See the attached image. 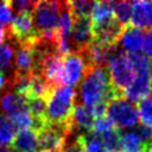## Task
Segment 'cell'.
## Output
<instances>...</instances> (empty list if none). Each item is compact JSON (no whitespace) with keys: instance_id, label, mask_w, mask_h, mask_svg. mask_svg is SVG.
Segmentation results:
<instances>
[{"instance_id":"cell-25","label":"cell","mask_w":152,"mask_h":152,"mask_svg":"<svg viewBox=\"0 0 152 152\" xmlns=\"http://www.w3.org/2000/svg\"><path fill=\"white\" fill-rule=\"evenodd\" d=\"M131 6H132V2H128V1H118V2H114V7H113L114 18L124 27L127 26V25H129Z\"/></svg>"},{"instance_id":"cell-17","label":"cell","mask_w":152,"mask_h":152,"mask_svg":"<svg viewBox=\"0 0 152 152\" xmlns=\"http://www.w3.org/2000/svg\"><path fill=\"white\" fill-rule=\"evenodd\" d=\"M113 7H114V2L113 1H99V2H95L94 7H93V11H91V14H90L91 25L102 24V23L114 18Z\"/></svg>"},{"instance_id":"cell-4","label":"cell","mask_w":152,"mask_h":152,"mask_svg":"<svg viewBox=\"0 0 152 152\" xmlns=\"http://www.w3.org/2000/svg\"><path fill=\"white\" fill-rule=\"evenodd\" d=\"M106 116L118 129L133 127L138 122L137 107L124 96L115 97L108 102Z\"/></svg>"},{"instance_id":"cell-1","label":"cell","mask_w":152,"mask_h":152,"mask_svg":"<svg viewBox=\"0 0 152 152\" xmlns=\"http://www.w3.org/2000/svg\"><path fill=\"white\" fill-rule=\"evenodd\" d=\"M81 103L91 109L96 104L107 103L115 97L124 96L114 90L109 83L108 69L104 66H89L87 68L80 84Z\"/></svg>"},{"instance_id":"cell-34","label":"cell","mask_w":152,"mask_h":152,"mask_svg":"<svg viewBox=\"0 0 152 152\" xmlns=\"http://www.w3.org/2000/svg\"><path fill=\"white\" fill-rule=\"evenodd\" d=\"M150 76H152V62H151V66H150Z\"/></svg>"},{"instance_id":"cell-19","label":"cell","mask_w":152,"mask_h":152,"mask_svg":"<svg viewBox=\"0 0 152 152\" xmlns=\"http://www.w3.org/2000/svg\"><path fill=\"white\" fill-rule=\"evenodd\" d=\"M66 2L72 18H89V15L91 14L93 7L95 5L94 1H89V0H75V1H66Z\"/></svg>"},{"instance_id":"cell-10","label":"cell","mask_w":152,"mask_h":152,"mask_svg":"<svg viewBox=\"0 0 152 152\" xmlns=\"http://www.w3.org/2000/svg\"><path fill=\"white\" fill-rule=\"evenodd\" d=\"M93 26V40L103 44H118V40L124 31V26L115 19L112 18L102 24Z\"/></svg>"},{"instance_id":"cell-29","label":"cell","mask_w":152,"mask_h":152,"mask_svg":"<svg viewBox=\"0 0 152 152\" xmlns=\"http://www.w3.org/2000/svg\"><path fill=\"white\" fill-rule=\"evenodd\" d=\"M134 132L137 133V135L139 137V139L141 140V142L146 146L147 145V141H148V139H150V137H151V134H152V128H150V127H146V126H144V125H138L137 127H135V129H134ZM147 148V147H146Z\"/></svg>"},{"instance_id":"cell-9","label":"cell","mask_w":152,"mask_h":152,"mask_svg":"<svg viewBox=\"0 0 152 152\" xmlns=\"http://www.w3.org/2000/svg\"><path fill=\"white\" fill-rule=\"evenodd\" d=\"M95 118L89 108H87L81 102H76L74 104V108L70 114V127H71V135L75 133V131L78 132L77 135H82L86 133H89L93 127Z\"/></svg>"},{"instance_id":"cell-26","label":"cell","mask_w":152,"mask_h":152,"mask_svg":"<svg viewBox=\"0 0 152 152\" xmlns=\"http://www.w3.org/2000/svg\"><path fill=\"white\" fill-rule=\"evenodd\" d=\"M12 12H15L17 14L21 13H28L31 14L34 6L36 1H30V0H19V1H10Z\"/></svg>"},{"instance_id":"cell-21","label":"cell","mask_w":152,"mask_h":152,"mask_svg":"<svg viewBox=\"0 0 152 152\" xmlns=\"http://www.w3.org/2000/svg\"><path fill=\"white\" fill-rule=\"evenodd\" d=\"M137 113L141 125L152 128V97H145L138 101Z\"/></svg>"},{"instance_id":"cell-36","label":"cell","mask_w":152,"mask_h":152,"mask_svg":"<svg viewBox=\"0 0 152 152\" xmlns=\"http://www.w3.org/2000/svg\"><path fill=\"white\" fill-rule=\"evenodd\" d=\"M147 152H152V151H147Z\"/></svg>"},{"instance_id":"cell-24","label":"cell","mask_w":152,"mask_h":152,"mask_svg":"<svg viewBox=\"0 0 152 152\" xmlns=\"http://www.w3.org/2000/svg\"><path fill=\"white\" fill-rule=\"evenodd\" d=\"M80 138L82 140L84 152H107L101 139L93 132L82 134L80 135Z\"/></svg>"},{"instance_id":"cell-13","label":"cell","mask_w":152,"mask_h":152,"mask_svg":"<svg viewBox=\"0 0 152 152\" xmlns=\"http://www.w3.org/2000/svg\"><path fill=\"white\" fill-rule=\"evenodd\" d=\"M17 45L18 48L13 57L14 59L13 72L30 75L34 71V65H36L33 48L31 44H17Z\"/></svg>"},{"instance_id":"cell-8","label":"cell","mask_w":152,"mask_h":152,"mask_svg":"<svg viewBox=\"0 0 152 152\" xmlns=\"http://www.w3.org/2000/svg\"><path fill=\"white\" fill-rule=\"evenodd\" d=\"M93 42V26L90 18H74L70 31L72 52L83 51Z\"/></svg>"},{"instance_id":"cell-2","label":"cell","mask_w":152,"mask_h":152,"mask_svg":"<svg viewBox=\"0 0 152 152\" xmlns=\"http://www.w3.org/2000/svg\"><path fill=\"white\" fill-rule=\"evenodd\" d=\"M77 91L68 86L55 87L45 99V120L49 125L69 122L71 110L76 103Z\"/></svg>"},{"instance_id":"cell-23","label":"cell","mask_w":152,"mask_h":152,"mask_svg":"<svg viewBox=\"0 0 152 152\" xmlns=\"http://www.w3.org/2000/svg\"><path fill=\"white\" fill-rule=\"evenodd\" d=\"M15 129L10 122L8 118L0 113V146H8L12 144Z\"/></svg>"},{"instance_id":"cell-18","label":"cell","mask_w":152,"mask_h":152,"mask_svg":"<svg viewBox=\"0 0 152 152\" xmlns=\"http://www.w3.org/2000/svg\"><path fill=\"white\" fill-rule=\"evenodd\" d=\"M120 152H147L134 131H127L120 135Z\"/></svg>"},{"instance_id":"cell-15","label":"cell","mask_w":152,"mask_h":152,"mask_svg":"<svg viewBox=\"0 0 152 152\" xmlns=\"http://www.w3.org/2000/svg\"><path fill=\"white\" fill-rule=\"evenodd\" d=\"M13 148L18 152H37L38 151V133L32 128L21 129L14 135L12 141Z\"/></svg>"},{"instance_id":"cell-6","label":"cell","mask_w":152,"mask_h":152,"mask_svg":"<svg viewBox=\"0 0 152 152\" xmlns=\"http://www.w3.org/2000/svg\"><path fill=\"white\" fill-rule=\"evenodd\" d=\"M7 36L11 40H15L17 44H32L38 36L34 30L31 14H15L7 28Z\"/></svg>"},{"instance_id":"cell-11","label":"cell","mask_w":152,"mask_h":152,"mask_svg":"<svg viewBox=\"0 0 152 152\" xmlns=\"http://www.w3.org/2000/svg\"><path fill=\"white\" fill-rule=\"evenodd\" d=\"M144 31L135 28L131 25L124 27V31L118 40L120 44V50L126 55H135L141 53L144 45Z\"/></svg>"},{"instance_id":"cell-22","label":"cell","mask_w":152,"mask_h":152,"mask_svg":"<svg viewBox=\"0 0 152 152\" xmlns=\"http://www.w3.org/2000/svg\"><path fill=\"white\" fill-rule=\"evenodd\" d=\"M13 57H14V48L11 44V39L6 37L5 42L0 45V72L5 74V71L11 68Z\"/></svg>"},{"instance_id":"cell-28","label":"cell","mask_w":152,"mask_h":152,"mask_svg":"<svg viewBox=\"0 0 152 152\" xmlns=\"http://www.w3.org/2000/svg\"><path fill=\"white\" fill-rule=\"evenodd\" d=\"M58 152H84L83 144H82L80 135H76L71 141L66 140L64 146Z\"/></svg>"},{"instance_id":"cell-16","label":"cell","mask_w":152,"mask_h":152,"mask_svg":"<svg viewBox=\"0 0 152 152\" xmlns=\"http://www.w3.org/2000/svg\"><path fill=\"white\" fill-rule=\"evenodd\" d=\"M26 99L12 90L5 91L0 96V113H6V116L26 109Z\"/></svg>"},{"instance_id":"cell-30","label":"cell","mask_w":152,"mask_h":152,"mask_svg":"<svg viewBox=\"0 0 152 152\" xmlns=\"http://www.w3.org/2000/svg\"><path fill=\"white\" fill-rule=\"evenodd\" d=\"M142 49L145 51V56L147 58H152V28L147 30L146 34L144 36V45Z\"/></svg>"},{"instance_id":"cell-20","label":"cell","mask_w":152,"mask_h":152,"mask_svg":"<svg viewBox=\"0 0 152 152\" xmlns=\"http://www.w3.org/2000/svg\"><path fill=\"white\" fill-rule=\"evenodd\" d=\"M132 68L134 70L135 76H150V66L151 61L142 53H135V55H127Z\"/></svg>"},{"instance_id":"cell-33","label":"cell","mask_w":152,"mask_h":152,"mask_svg":"<svg viewBox=\"0 0 152 152\" xmlns=\"http://www.w3.org/2000/svg\"><path fill=\"white\" fill-rule=\"evenodd\" d=\"M146 147H147V151H152V134H151V137H150V139L147 141Z\"/></svg>"},{"instance_id":"cell-14","label":"cell","mask_w":152,"mask_h":152,"mask_svg":"<svg viewBox=\"0 0 152 152\" xmlns=\"http://www.w3.org/2000/svg\"><path fill=\"white\" fill-rule=\"evenodd\" d=\"M151 93V76H135L132 83L124 90L122 95L132 103L148 97Z\"/></svg>"},{"instance_id":"cell-12","label":"cell","mask_w":152,"mask_h":152,"mask_svg":"<svg viewBox=\"0 0 152 152\" xmlns=\"http://www.w3.org/2000/svg\"><path fill=\"white\" fill-rule=\"evenodd\" d=\"M131 26L139 30L152 28V1H134L131 6Z\"/></svg>"},{"instance_id":"cell-31","label":"cell","mask_w":152,"mask_h":152,"mask_svg":"<svg viewBox=\"0 0 152 152\" xmlns=\"http://www.w3.org/2000/svg\"><path fill=\"white\" fill-rule=\"evenodd\" d=\"M8 81H10V76H7L6 74H2L0 72V93L8 88Z\"/></svg>"},{"instance_id":"cell-7","label":"cell","mask_w":152,"mask_h":152,"mask_svg":"<svg viewBox=\"0 0 152 152\" xmlns=\"http://www.w3.org/2000/svg\"><path fill=\"white\" fill-rule=\"evenodd\" d=\"M87 70V64L83 57L77 52H70L63 57V66H62V83L64 86L74 88L77 86L84 72Z\"/></svg>"},{"instance_id":"cell-3","label":"cell","mask_w":152,"mask_h":152,"mask_svg":"<svg viewBox=\"0 0 152 152\" xmlns=\"http://www.w3.org/2000/svg\"><path fill=\"white\" fill-rule=\"evenodd\" d=\"M62 1H38L31 13L37 36L57 32Z\"/></svg>"},{"instance_id":"cell-35","label":"cell","mask_w":152,"mask_h":152,"mask_svg":"<svg viewBox=\"0 0 152 152\" xmlns=\"http://www.w3.org/2000/svg\"><path fill=\"white\" fill-rule=\"evenodd\" d=\"M151 91H152V80H151Z\"/></svg>"},{"instance_id":"cell-27","label":"cell","mask_w":152,"mask_h":152,"mask_svg":"<svg viewBox=\"0 0 152 152\" xmlns=\"http://www.w3.org/2000/svg\"><path fill=\"white\" fill-rule=\"evenodd\" d=\"M12 8L10 5V1H0V24L8 27L12 20Z\"/></svg>"},{"instance_id":"cell-5","label":"cell","mask_w":152,"mask_h":152,"mask_svg":"<svg viewBox=\"0 0 152 152\" xmlns=\"http://www.w3.org/2000/svg\"><path fill=\"white\" fill-rule=\"evenodd\" d=\"M109 83L114 90L122 94L124 90L132 83L135 77L134 70L132 68L131 61L125 52H121L109 65Z\"/></svg>"},{"instance_id":"cell-32","label":"cell","mask_w":152,"mask_h":152,"mask_svg":"<svg viewBox=\"0 0 152 152\" xmlns=\"http://www.w3.org/2000/svg\"><path fill=\"white\" fill-rule=\"evenodd\" d=\"M0 152H18V151H15L13 147H8V146H0Z\"/></svg>"}]
</instances>
